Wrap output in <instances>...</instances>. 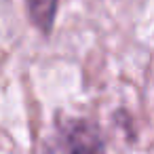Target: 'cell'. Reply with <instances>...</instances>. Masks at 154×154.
Masks as SVG:
<instances>
[{"instance_id": "6da1fadb", "label": "cell", "mask_w": 154, "mask_h": 154, "mask_svg": "<svg viewBox=\"0 0 154 154\" xmlns=\"http://www.w3.org/2000/svg\"><path fill=\"white\" fill-rule=\"evenodd\" d=\"M42 154H106V139L93 120L59 116L45 137Z\"/></svg>"}, {"instance_id": "7a4b0ae2", "label": "cell", "mask_w": 154, "mask_h": 154, "mask_svg": "<svg viewBox=\"0 0 154 154\" xmlns=\"http://www.w3.org/2000/svg\"><path fill=\"white\" fill-rule=\"evenodd\" d=\"M30 21L47 36L53 30L57 15V0H26Z\"/></svg>"}]
</instances>
